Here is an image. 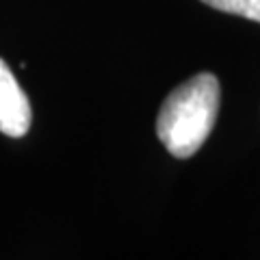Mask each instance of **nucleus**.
Segmentation results:
<instances>
[{
    "instance_id": "3",
    "label": "nucleus",
    "mask_w": 260,
    "mask_h": 260,
    "mask_svg": "<svg viewBox=\"0 0 260 260\" xmlns=\"http://www.w3.org/2000/svg\"><path fill=\"white\" fill-rule=\"evenodd\" d=\"M202 3L217 11L234 13L241 18L260 22V0H202Z\"/></svg>"
},
{
    "instance_id": "1",
    "label": "nucleus",
    "mask_w": 260,
    "mask_h": 260,
    "mask_svg": "<svg viewBox=\"0 0 260 260\" xmlns=\"http://www.w3.org/2000/svg\"><path fill=\"white\" fill-rule=\"evenodd\" d=\"M221 87L215 74H198L176 87L162 102L156 135L176 158H189L208 139L215 126Z\"/></svg>"
},
{
    "instance_id": "2",
    "label": "nucleus",
    "mask_w": 260,
    "mask_h": 260,
    "mask_svg": "<svg viewBox=\"0 0 260 260\" xmlns=\"http://www.w3.org/2000/svg\"><path fill=\"white\" fill-rule=\"evenodd\" d=\"M30 104L18 78L0 59V133L7 137H24L30 128Z\"/></svg>"
}]
</instances>
